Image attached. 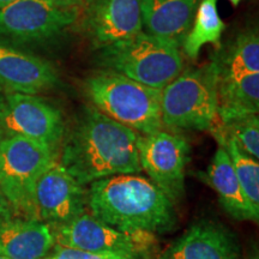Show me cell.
<instances>
[{"mask_svg":"<svg viewBox=\"0 0 259 259\" xmlns=\"http://www.w3.org/2000/svg\"><path fill=\"white\" fill-rule=\"evenodd\" d=\"M138 132L94 106L84 107L65 142L60 164L82 185L120 174H138Z\"/></svg>","mask_w":259,"mask_h":259,"instance_id":"obj_1","label":"cell"},{"mask_svg":"<svg viewBox=\"0 0 259 259\" xmlns=\"http://www.w3.org/2000/svg\"><path fill=\"white\" fill-rule=\"evenodd\" d=\"M94 218L126 232L166 233L177 223L174 203L148 178L120 174L89 184Z\"/></svg>","mask_w":259,"mask_h":259,"instance_id":"obj_2","label":"cell"},{"mask_svg":"<svg viewBox=\"0 0 259 259\" xmlns=\"http://www.w3.org/2000/svg\"><path fill=\"white\" fill-rule=\"evenodd\" d=\"M179 47L177 42L141 30L125 40L97 48L96 61L101 70L163 89L184 70Z\"/></svg>","mask_w":259,"mask_h":259,"instance_id":"obj_3","label":"cell"},{"mask_svg":"<svg viewBox=\"0 0 259 259\" xmlns=\"http://www.w3.org/2000/svg\"><path fill=\"white\" fill-rule=\"evenodd\" d=\"M84 92L100 112L138 134L149 135L162 130V89L100 70L85 79Z\"/></svg>","mask_w":259,"mask_h":259,"instance_id":"obj_4","label":"cell"},{"mask_svg":"<svg viewBox=\"0 0 259 259\" xmlns=\"http://www.w3.org/2000/svg\"><path fill=\"white\" fill-rule=\"evenodd\" d=\"M220 71L215 60L183 70L161 92L162 126L211 131L218 122Z\"/></svg>","mask_w":259,"mask_h":259,"instance_id":"obj_5","label":"cell"},{"mask_svg":"<svg viewBox=\"0 0 259 259\" xmlns=\"http://www.w3.org/2000/svg\"><path fill=\"white\" fill-rule=\"evenodd\" d=\"M57 161V149L21 136L3 138L0 143V193L3 198L15 210L34 219L35 185Z\"/></svg>","mask_w":259,"mask_h":259,"instance_id":"obj_6","label":"cell"},{"mask_svg":"<svg viewBox=\"0 0 259 259\" xmlns=\"http://www.w3.org/2000/svg\"><path fill=\"white\" fill-rule=\"evenodd\" d=\"M54 235L56 244L65 247L142 259L157 244L153 233L120 231L87 212L69 223L56 226Z\"/></svg>","mask_w":259,"mask_h":259,"instance_id":"obj_7","label":"cell"},{"mask_svg":"<svg viewBox=\"0 0 259 259\" xmlns=\"http://www.w3.org/2000/svg\"><path fill=\"white\" fill-rule=\"evenodd\" d=\"M79 10L50 0H15L0 10V36L18 44H41L64 35L78 22Z\"/></svg>","mask_w":259,"mask_h":259,"instance_id":"obj_8","label":"cell"},{"mask_svg":"<svg viewBox=\"0 0 259 259\" xmlns=\"http://www.w3.org/2000/svg\"><path fill=\"white\" fill-rule=\"evenodd\" d=\"M139 163L150 180L174 204L185 194V169L190 144L185 137L160 131L138 135Z\"/></svg>","mask_w":259,"mask_h":259,"instance_id":"obj_9","label":"cell"},{"mask_svg":"<svg viewBox=\"0 0 259 259\" xmlns=\"http://www.w3.org/2000/svg\"><path fill=\"white\" fill-rule=\"evenodd\" d=\"M0 130L58 150L65 135L64 115L42 97L10 92L0 111Z\"/></svg>","mask_w":259,"mask_h":259,"instance_id":"obj_10","label":"cell"},{"mask_svg":"<svg viewBox=\"0 0 259 259\" xmlns=\"http://www.w3.org/2000/svg\"><path fill=\"white\" fill-rule=\"evenodd\" d=\"M87 209L88 190L61 166L59 160L54 162L35 185L32 194L34 219L60 226L85 213Z\"/></svg>","mask_w":259,"mask_h":259,"instance_id":"obj_11","label":"cell"},{"mask_svg":"<svg viewBox=\"0 0 259 259\" xmlns=\"http://www.w3.org/2000/svg\"><path fill=\"white\" fill-rule=\"evenodd\" d=\"M80 9V28L96 48L143 30L141 0H85Z\"/></svg>","mask_w":259,"mask_h":259,"instance_id":"obj_12","label":"cell"},{"mask_svg":"<svg viewBox=\"0 0 259 259\" xmlns=\"http://www.w3.org/2000/svg\"><path fill=\"white\" fill-rule=\"evenodd\" d=\"M238 238L228 227L213 220L193 223L160 259H240Z\"/></svg>","mask_w":259,"mask_h":259,"instance_id":"obj_13","label":"cell"},{"mask_svg":"<svg viewBox=\"0 0 259 259\" xmlns=\"http://www.w3.org/2000/svg\"><path fill=\"white\" fill-rule=\"evenodd\" d=\"M59 83V73L50 61L0 44V85L11 93L36 95Z\"/></svg>","mask_w":259,"mask_h":259,"instance_id":"obj_14","label":"cell"},{"mask_svg":"<svg viewBox=\"0 0 259 259\" xmlns=\"http://www.w3.org/2000/svg\"><path fill=\"white\" fill-rule=\"evenodd\" d=\"M56 245L51 225L38 220H12L0 223V255L8 259H42Z\"/></svg>","mask_w":259,"mask_h":259,"instance_id":"obj_15","label":"cell"},{"mask_svg":"<svg viewBox=\"0 0 259 259\" xmlns=\"http://www.w3.org/2000/svg\"><path fill=\"white\" fill-rule=\"evenodd\" d=\"M198 3L199 0H141L145 31L181 46L193 22Z\"/></svg>","mask_w":259,"mask_h":259,"instance_id":"obj_16","label":"cell"},{"mask_svg":"<svg viewBox=\"0 0 259 259\" xmlns=\"http://www.w3.org/2000/svg\"><path fill=\"white\" fill-rule=\"evenodd\" d=\"M259 111V73L220 76L218 116L226 126L257 115Z\"/></svg>","mask_w":259,"mask_h":259,"instance_id":"obj_17","label":"cell"},{"mask_svg":"<svg viewBox=\"0 0 259 259\" xmlns=\"http://www.w3.org/2000/svg\"><path fill=\"white\" fill-rule=\"evenodd\" d=\"M205 181L216 191L220 204L231 218L239 221H258L259 216L252 211L236 179L231 157L225 145H219L206 171Z\"/></svg>","mask_w":259,"mask_h":259,"instance_id":"obj_18","label":"cell"},{"mask_svg":"<svg viewBox=\"0 0 259 259\" xmlns=\"http://www.w3.org/2000/svg\"><path fill=\"white\" fill-rule=\"evenodd\" d=\"M225 29L226 25L219 14L218 0H202L190 30L181 44L185 56L196 60L203 46L208 44L219 45Z\"/></svg>","mask_w":259,"mask_h":259,"instance_id":"obj_19","label":"cell"},{"mask_svg":"<svg viewBox=\"0 0 259 259\" xmlns=\"http://www.w3.org/2000/svg\"><path fill=\"white\" fill-rule=\"evenodd\" d=\"M220 76L259 73V37L257 30L242 31L223 56L215 59Z\"/></svg>","mask_w":259,"mask_h":259,"instance_id":"obj_20","label":"cell"},{"mask_svg":"<svg viewBox=\"0 0 259 259\" xmlns=\"http://www.w3.org/2000/svg\"><path fill=\"white\" fill-rule=\"evenodd\" d=\"M215 137L219 143L225 145L227 153L231 157L236 179L240 184L242 192L248 205L255 215L259 216V163L250 155L239 147L235 139L231 136H225L221 130H216Z\"/></svg>","mask_w":259,"mask_h":259,"instance_id":"obj_21","label":"cell"},{"mask_svg":"<svg viewBox=\"0 0 259 259\" xmlns=\"http://www.w3.org/2000/svg\"><path fill=\"white\" fill-rule=\"evenodd\" d=\"M225 136L235 139L242 150L254 160L259 158V119L258 115H251L223 126Z\"/></svg>","mask_w":259,"mask_h":259,"instance_id":"obj_22","label":"cell"},{"mask_svg":"<svg viewBox=\"0 0 259 259\" xmlns=\"http://www.w3.org/2000/svg\"><path fill=\"white\" fill-rule=\"evenodd\" d=\"M42 259H142L136 257H128L124 254H113V253H93L77 248L65 247V246L54 245L50 253Z\"/></svg>","mask_w":259,"mask_h":259,"instance_id":"obj_23","label":"cell"},{"mask_svg":"<svg viewBox=\"0 0 259 259\" xmlns=\"http://www.w3.org/2000/svg\"><path fill=\"white\" fill-rule=\"evenodd\" d=\"M54 5L59 6L63 9H77L79 10L82 8L85 0H50Z\"/></svg>","mask_w":259,"mask_h":259,"instance_id":"obj_24","label":"cell"},{"mask_svg":"<svg viewBox=\"0 0 259 259\" xmlns=\"http://www.w3.org/2000/svg\"><path fill=\"white\" fill-rule=\"evenodd\" d=\"M10 219H11V213H10L9 204L5 202L3 196H0V223L8 221Z\"/></svg>","mask_w":259,"mask_h":259,"instance_id":"obj_25","label":"cell"},{"mask_svg":"<svg viewBox=\"0 0 259 259\" xmlns=\"http://www.w3.org/2000/svg\"><path fill=\"white\" fill-rule=\"evenodd\" d=\"M15 0H0V10L3 8H5V6H8L9 4H11V3H14Z\"/></svg>","mask_w":259,"mask_h":259,"instance_id":"obj_26","label":"cell"},{"mask_svg":"<svg viewBox=\"0 0 259 259\" xmlns=\"http://www.w3.org/2000/svg\"><path fill=\"white\" fill-rule=\"evenodd\" d=\"M248 259H259V257H258V250H257V248H254V251H252V253H251L250 258H248Z\"/></svg>","mask_w":259,"mask_h":259,"instance_id":"obj_27","label":"cell"},{"mask_svg":"<svg viewBox=\"0 0 259 259\" xmlns=\"http://www.w3.org/2000/svg\"><path fill=\"white\" fill-rule=\"evenodd\" d=\"M4 99H5V95H3L2 89H0V111H2L3 105H4Z\"/></svg>","mask_w":259,"mask_h":259,"instance_id":"obj_28","label":"cell"},{"mask_svg":"<svg viewBox=\"0 0 259 259\" xmlns=\"http://www.w3.org/2000/svg\"><path fill=\"white\" fill-rule=\"evenodd\" d=\"M228 2H231L233 5H234V6H236V5H238V4H239V3H240V2H241V0H228Z\"/></svg>","mask_w":259,"mask_h":259,"instance_id":"obj_29","label":"cell"},{"mask_svg":"<svg viewBox=\"0 0 259 259\" xmlns=\"http://www.w3.org/2000/svg\"><path fill=\"white\" fill-rule=\"evenodd\" d=\"M3 135H4V132H3V131H2V130H0V143H2L3 138H4V137H3Z\"/></svg>","mask_w":259,"mask_h":259,"instance_id":"obj_30","label":"cell"},{"mask_svg":"<svg viewBox=\"0 0 259 259\" xmlns=\"http://www.w3.org/2000/svg\"><path fill=\"white\" fill-rule=\"evenodd\" d=\"M0 259H8V258H5V257H2V255H0Z\"/></svg>","mask_w":259,"mask_h":259,"instance_id":"obj_31","label":"cell"}]
</instances>
